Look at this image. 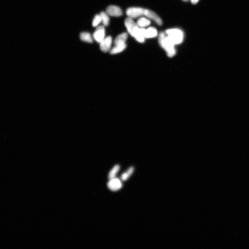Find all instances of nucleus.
<instances>
[{
	"mask_svg": "<svg viewBox=\"0 0 249 249\" xmlns=\"http://www.w3.org/2000/svg\"><path fill=\"white\" fill-rule=\"evenodd\" d=\"M159 41L161 46L165 50L169 57L175 55L176 51L175 44L168 36H166L163 33H161L159 36Z\"/></svg>",
	"mask_w": 249,
	"mask_h": 249,
	"instance_id": "1",
	"label": "nucleus"
},
{
	"mask_svg": "<svg viewBox=\"0 0 249 249\" xmlns=\"http://www.w3.org/2000/svg\"><path fill=\"white\" fill-rule=\"evenodd\" d=\"M168 36L175 45L182 42L184 34L181 30L178 29H171L166 30Z\"/></svg>",
	"mask_w": 249,
	"mask_h": 249,
	"instance_id": "2",
	"label": "nucleus"
},
{
	"mask_svg": "<svg viewBox=\"0 0 249 249\" xmlns=\"http://www.w3.org/2000/svg\"><path fill=\"white\" fill-rule=\"evenodd\" d=\"M124 24L129 33L134 37L139 29L138 25L134 22L132 19L130 17L126 19Z\"/></svg>",
	"mask_w": 249,
	"mask_h": 249,
	"instance_id": "3",
	"label": "nucleus"
},
{
	"mask_svg": "<svg viewBox=\"0 0 249 249\" xmlns=\"http://www.w3.org/2000/svg\"><path fill=\"white\" fill-rule=\"evenodd\" d=\"M145 9L140 8H131L126 11V14L131 18H134L144 15Z\"/></svg>",
	"mask_w": 249,
	"mask_h": 249,
	"instance_id": "4",
	"label": "nucleus"
},
{
	"mask_svg": "<svg viewBox=\"0 0 249 249\" xmlns=\"http://www.w3.org/2000/svg\"><path fill=\"white\" fill-rule=\"evenodd\" d=\"M105 36L104 27L103 26H100L96 29L95 32L94 33L93 37L96 41L100 43L104 39Z\"/></svg>",
	"mask_w": 249,
	"mask_h": 249,
	"instance_id": "5",
	"label": "nucleus"
},
{
	"mask_svg": "<svg viewBox=\"0 0 249 249\" xmlns=\"http://www.w3.org/2000/svg\"><path fill=\"white\" fill-rule=\"evenodd\" d=\"M108 15L113 17H119L123 15V12L118 7L115 6H110L108 7L106 9Z\"/></svg>",
	"mask_w": 249,
	"mask_h": 249,
	"instance_id": "6",
	"label": "nucleus"
},
{
	"mask_svg": "<svg viewBox=\"0 0 249 249\" xmlns=\"http://www.w3.org/2000/svg\"><path fill=\"white\" fill-rule=\"evenodd\" d=\"M121 183L118 178H114L110 180L108 182L107 186L112 191H117L122 187Z\"/></svg>",
	"mask_w": 249,
	"mask_h": 249,
	"instance_id": "7",
	"label": "nucleus"
},
{
	"mask_svg": "<svg viewBox=\"0 0 249 249\" xmlns=\"http://www.w3.org/2000/svg\"><path fill=\"white\" fill-rule=\"evenodd\" d=\"M112 39L111 36H109L103 40L100 43V49L103 52L106 53L109 51L111 48Z\"/></svg>",
	"mask_w": 249,
	"mask_h": 249,
	"instance_id": "8",
	"label": "nucleus"
},
{
	"mask_svg": "<svg viewBox=\"0 0 249 249\" xmlns=\"http://www.w3.org/2000/svg\"><path fill=\"white\" fill-rule=\"evenodd\" d=\"M144 15L150 19L154 21L159 25L161 26L162 25V21L161 18L153 11L148 9H145Z\"/></svg>",
	"mask_w": 249,
	"mask_h": 249,
	"instance_id": "9",
	"label": "nucleus"
},
{
	"mask_svg": "<svg viewBox=\"0 0 249 249\" xmlns=\"http://www.w3.org/2000/svg\"><path fill=\"white\" fill-rule=\"evenodd\" d=\"M128 38V34L126 33H124L117 36L115 40L114 43L115 46L119 45L125 43V42Z\"/></svg>",
	"mask_w": 249,
	"mask_h": 249,
	"instance_id": "10",
	"label": "nucleus"
},
{
	"mask_svg": "<svg viewBox=\"0 0 249 249\" xmlns=\"http://www.w3.org/2000/svg\"><path fill=\"white\" fill-rule=\"evenodd\" d=\"M157 34V30L154 27H150L146 30L145 33V38H150L156 37Z\"/></svg>",
	"mask_w": 249,
	"mask_h": 249,
	"instance_id": "11",
	"label": "nucleus"
},
{
	"mask_svg": "<svg viewBox=\"0 0 249 249\" xmlns=\"http://www.w3.org/2000/svg\"><path fill=\"white\" fill-rule=\"evenodd\" d=\"M146 30L144 29H139L137 34H136L135 38L137 41L142 43L145 41V33Z\"/></svg>",
	"mask_w": 249,
	"mask_h": 249,
	"instance_id": "12",
	"label": "nucleus"
},
{
	"mask_svg": "<svg viewBox=\"0 0 249 249\" xmlns=\"http://www.w3.org/2000/svg\"><path fill=\"white\" fill-rule=\"evenodd\" d=\"M126 43L116 46L110 50V54L114 55V54L121 52L126 49Z\"/></svg>",
	"mask_w": 249,
	"mask_h": 249,
	"instance_id": "13",
	"label": "nucleus"
},
{
	"mask_svg": "<svg viewBox=\"0 0 249 249\" xmlns=\"http://www.w3.org/2000/svg\"><path fill=\"white\" fill-rule=\"evenodd\" d=\"M80 39L82 41L92 43L93 42L92 37L90 33L87 32L82 33L80 36Z\"/></svg>",
	"mask_w": 249,
	"mask_h": 249,
	"instance_id": "14",
	"label": "nucleus"
},
{
	"mask_svg": "<svg viewBox=\"0 0 249 249\" xmlns=\"http://www.w3.org/2000/svg\"><path fill=\"white\" fill-rule=\"evenodd\" d=\"M137 25L140 27L148 26L151 24V22L147 18L144 17L140 18L137 22Z\"/></svg>",
	"mask_w": 249,
	"mask_h": 249,
	"instance_id": "15",
	"label": "nucleus"
},
{
	"mask_svg": "<svg viewBox=\"0 0 249 249\" xmlns=\"http://www.w3.org/2000/svg\"><path fill=\"white\" fill-rule=\"evenodd\" d=\"M119 170L120 166L119 165H116L115 166L109 173V176H108L109 179L110 180L115 178Z\"/></svg>",
	"mask_w": 249,
	"mask_h": 249,
	"instance_id": "16",
	"label": "nucleus"
},
{
	"mask_svg": "<svg viewBox=\"0 0 249 249\" xmlns=\"http://www.w3.org/2000/svg\"><path fill=\"white\" fill-rule=\"evenodd\" d=\"M100 15L102 19V21L103 24L105 26H107L109 24V18L108 14L102 11L100 13Z\"/></svg>",
	"mask_w": 249,
	"mask_h": 249,
	"instance_id": "17",
	"label": "nucleus"
},
{
	"mask_svg": "<svg viewBox=\"0 0 249 249\" xmlns=\"http://www.w3.org/2000/svg\"><path fill=\"white\" fill-rule=\"evenodd\" d=\"M134 168L133 167H131L128 169V170L125 173H124L121 176V179L123 181H126L128 179L130 176L133 172Z\"/></svg>",
	"mask_w": 249,
	"mask_h": 249,
	"instance_id": "18",
	"label": "nucleus"
},
{
	"mask_svg": "<svg viewBox=\"0 0 249 249\" xmlns=\"http://www.w3.org/2000/svg\"><path fill=\"white\" fill-rule=\"evenodd\" d=\"M101 22H102V19H101L100 16L98 15H96L93 20L92 23L93 27H97Z\"/></svg>",
	"mask_w": 249,
	"mask_h": 249,
	"instance_id": "19",
	"label": "nucleus"
},
{
	"mask_svg": "<svg viewBox=\"0 0 249 249\" xmlns=\"http://www.w3.org/2000/svg\"><path fill=\"white\" fill-rule=\"evenodd\" d=\"M199 0H191L192 4H196L198 2Z\"/></svg>",
	"mask_w": 249,
	"mask_h": 249,
	"instance_id": "20",
	"label": "nucleus"
},
{
	"mask_svg": "<svg viewBox=\"0 0 249 249\" xmlns=\"http://www.w3.org/2000/svg\"><path fill=\"white\" fill-rule=\"evenodd\" d=\"M184 1H186V0H184Z\"/></svg>",
	"mask_w": 249,
	"mask_h": 249,
	"instance_id": "21",
	"label": "nucleus"
}]
</instances>
